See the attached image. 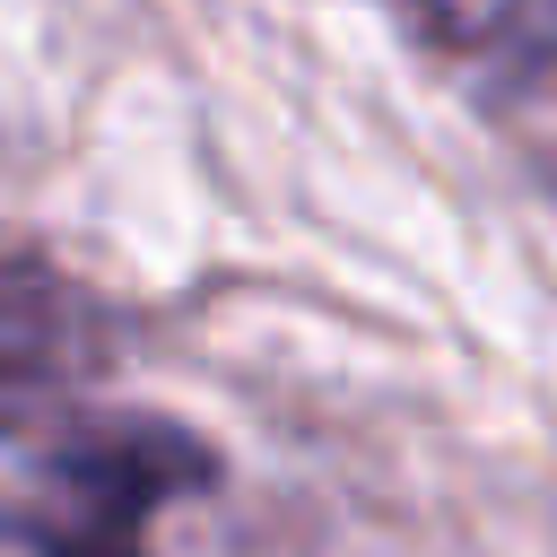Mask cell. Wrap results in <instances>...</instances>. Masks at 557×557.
I'll list each match as a JSON object with an SVG mask.
<instances>
[{
    "mask_svg": "<svg viewBox=\"0 0 557 557\" xmlns=\"http://www.w3.org/2000/svg\"><path fill=\"white\" fill-rule=\"evenodd\" d=\"M209 470V444L165 418H78L26 505V557H148V522Z\"/></svg>",
    "mask_w": 557,
    "mask_h": 557,
    "instance_id": "cell-1",
    "label": "cell"
},
{
    "mask_svg": "<svg viewBox=\"0 0 557 557\" xmlns=\"http://www.w3.org/2000/svg\"><path fill=\"white\" fill-rule=\"evenodd\" d=\"M122 322L113 305L44 261V252H0V435L70 426V409L113 374Z\"/></svg>",
    "mask_w": 557,
    "mask_h": 557,
    "instance_id": "cell-2",
    "label": "cell"
},
{
    "mask_svg": "<svg viewBox=\"0 0 557 557\" xmlns=\"http://www.w3.org/2000/svg\"><path fill=\"white\" fill-rule=\"evenodd\" d=\"M426 44H444V52H487L505 26H513V0H392Z\"/></svg>",
    "mask_w": 557,
    "mask_h": 557,
    "instance_id": "cell-3",
    "label": "cell"
}]
</instances>
